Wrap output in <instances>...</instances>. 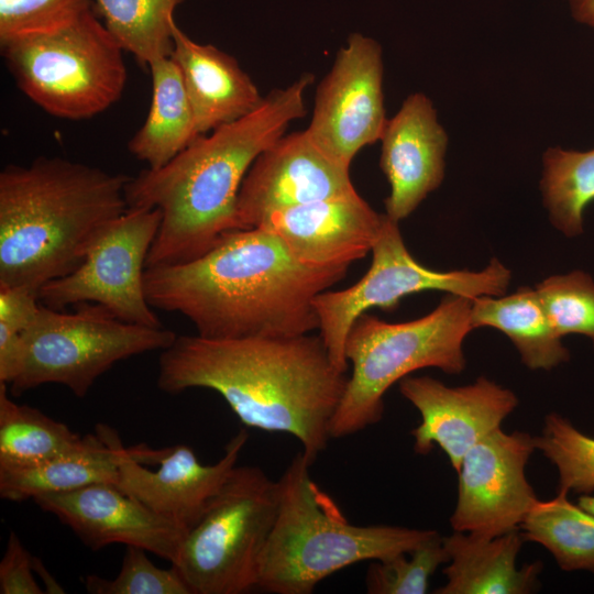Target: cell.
Returning a JSON list of instances; mask_svg holds the SVG:
<instances>
[{
  "instance_id": "obj_21",
  "label": "cell",
  "mask_w": 594,
  "mask_h": 594,
  "mask_svg": "<svg viewBox=\"0 0 594 594\" xmlns=\"http://www.w3.org/2000/svg\"><path fill=\"white\" fill-rule=\"evenodd\" d=\"M525 538L513 530L496 537L453 531L443 537L449 556L447 583L437 594H527L536 590L541 562L517 568Z\"/></svg>"
},
{
  "instance_id": "obj_28",
  "label": "cell",
  "mask_w": 594,
  "mask_h": 594,
  "mask_svg": "<svg viewBox=\"0 0 594 594\" xmlns=\"http://www.w3.org/2000/svg\"><path fill=\"white\" fill-rule=\"evenodd\" d=\"M540 187L552 224L565 237L580 235L584 210L594 201V148H548Z\"/></svg>"
},
{
  "instance_id": "obj_1",
  "label": "cell",
  "mask_w": 594,
  "mask_h": 594,
  "mask_svg": "<svg viewBox=\"0 0 594 594\" xmlns=\"http://www.w3.org/2000/svg\"><path fill=\"white\" fill-rule=\"evenodd\" d=\"M348 270L307 266L273 232L239 229L190 262L146 268L144 290L202 338L293 337L318 329L312 301Z\"/></svg>"
},
{
  "instance_id": "obj_2",
  "label": "cell",
  "mask_w": 594,
  "mask_h": 594,
  "mask_svg": "<svg viewBox=\"0 0 594 594\" xmlns=\"http://www.w3.org/2000/svg\"><path fill=\"white\" fill-rule=\"evenodd\" d=\"M345 373L334 366L319 334L177 336L160 355L157 386L169 394L211 389L244 426L292 435L315 462L330 439Z\"/></svg>"
},
{
  "instance_id": "obj_37",
  "label": "cell",
  "mask_w": 594,
  "mask_h": 594,
  "mask_svg": "<svg viewBox=\"0 0 594 594\" xmlns=\"http://www.w3.org/2000/svg\"><path fill=\"white\" fill-rule=\"evenodd\" d=\"M578 505L594 515V496L591 494L580 495Z\"/></svg>"
},
{
  "instance_id": "obj_35",
  "label": "cell",
  "mask_w": 594,
  "mask_h": 594,
  "mask_svg": "<svg viewBox=\"0 0 594 594\" xmlns=\"http://www.w3.org/2000/svg\"><path fill=\"white\" fill-rule=\"evenodd\" d=\"M34 557L25 549L14 531L10 532L0 561L1 594H42L34 575Z\"/></svg>"
},
{
  "instance_id": "obj_6",
  "label": "cell",
  "mask_w": 594,
  "mask_h": 594,
  "mask_svg": "<svg viewBox=\"0 0 594 594\" xmlns=\"http://www.w3.org/2000/svg\"><path fill=\"white\" fill-rule=\"evenodd\" d=\"M472 299L448 294L428 315L391 323L362 314L353 323L344 353L352 373L330 422V438H342L377 424L388 388L410 373L437 367L450 374L465 369L463 341L473 329Z\"/></svg>"
},
{
  "instance_id": "obj_19",
  "label": "cell",
  "mask_w": 594,
  "mask_h": 594,
  "mask_svg": "<svg viewBox=\"0 0 594 594\" xmlns=\"http://www.w3.org/2000/svg\"><path fill=\"white\" fill-rule=\"evenodd\" d=\"M380 141V164L391 186L386 215L399 222L442 183L448 135L431 100L416 92L387 119Z\"/></svg>"
},
{
  "instance_id": "obj_33",
  "label": "cell",
  "mask_w": 594,
  "mask_h": 594,
  "mask_svg": "<svg viewBox=\"0 0 594 594\" xmlns=\"http://www.w3.org/2000/svg\"><path fill=\"white\" fill-rule=\"evenodd\" d=\"M92 4L94 0H0V45L62 29Z\"/></svg>"
},
{
  "instance_id": "obj_8",
  "label": "cell",
  "mask_w": 594,
  "mask_h": 594,
  "mask_svg": "<svg viewBox=\"0 0 594 594\" xmlns=\"http://www.w3.org/2000/svg\"><path fill=\"white\" fill-rule=\"evenodd\" d=\"M78 306L74 312H63L41 302L35 320L22 336L18 371L10 383L13 394L55 383L85 397L116 363L163 351L177 338L164 327L124 322L98 304Z\"/></svg>"
},
{
  "instance_id": "obj_36",
  "label": "cell",
  "mask_w": 594,
  "mask_h": 594,
  "mask_svg": "<svg viewBox=\"0 0 594 594\" xmlns=\"http://www.w3.org/2000/svg\"><path fill=\"white\" fill-rule=\"evenodd\" d=\"M573 16L581 23L594 28V0H569Z\"/></svg>"
},
{
  "instance_id": "obj_11",
  "label": "cell",
  "mask_w": 594,
  "mask_h": 594,
  "mask_svg": "<svg viewBox=\"0 0 594 594\" xmlns=\"http://www.w3.org/2000/svg\"><path fill=\"white\" fill-rule=\"evenodd\" d=\"M161 219L157 208H128L75 271L41 287L40 301L57 310L98 304L124 322L162 328L144 290L146 260Z\"/></svg>"
},
{
  "instance_id": "obj_31",
  "label": "cell",
  "mask_w": 594,
  "mask_h": 594,
  "mask_svg": "<svg viewBox=\"0 0 594 594\" xmlns=\"http://www.w3.org/2000/svg\"><path fill=\"white\" fill-rule=\"evenodd\" d=\"M536 290L561 338L583 334L594 345V280L588 274L574 271L553 275L540 282Z\"/></svg>"
},
{
  "instance_id": "obj_16",
  "label": "cell",
  "mask_w": 594,
  "mask_h": 594,
  "mask_svg": "<svg viewBox=\"0 0 594 594\" xmlns=\"http://www.w3.org/2000/svg\"><path fill=\"white\" fill-rule=\"evenodd\" d=\"M399 392L421 417L411 430L414 450L428 454L435 444L439 446L457 472L466 452L499 429L518 405L510 389L484 376L459 387L429 376H406L399 381Z\"/></svg>"
},
{
  "instance_id": "obj_15",
  "label": "cell",
  "mask_w": 594,
  "mask_h": 594,
  "mask_svg": "<svg viewBox=\"0 0 594 594\" xmlns=\"http://www.w3.org/2000/svg\"><path fill=\"white\" fill-rule=\"evenodd\" d=\"M248 438V432L241 429L228 442L223 455L207 465L199 462L188 446L165 448L154 471L147 465L154 464L157 450L124 448L116 484L188 532L237 466Z\"/></svg>"
},
{
  "instance_id": "obj_18",
  "label": "cell",
  "mask_w": 594,
  "mask_h": 594,
  "mask_svg": "<svg viewBox=\"0 0 594 594\" xmlns=\"http://www.w3.org/2000/svg\"><path fill=\"white\" fill-rule=\"evenodd\" d=\"M384 220L358 193L275 211L257 228L276 234L307 266L349 267L372 251Z\"/></svg>"
},
{
  "instance_id": "obj_9",
  "label": "cell",
  "mask_w": 594,
  "mask_h": 594,
  "mask_svg": "<svg viewBox=\"0 0 594 594\" xmlns=\"http://www.w3.org/2000/svg\"><path fill=\"white\" fill-rule=\"evenodd\" d=\"M277 512V481L258 466L237 465L173 565L193 594H242L256 587L258 560Z\"/></svg>"
},
{
  "instance_id": "obj_4",
  "label": "cell",
  "mask_w": 594,
  "mask_h": 594,
  "mask_svg": "<svg viewBox=\"0 0 594 594\" xmlns=\"http://www.w3.org/2000/svg\"><path fill=\"white\" fill-rule=\"evenodd\" d=\"M130 177L62 157L0 173V286H42L75 271L128 209Z\"/></svg>"
},
{
  "instance_id": "obj_14",
  "label": "cell",
  "mask_w": 594,
  "mask_h": 594,
  "mask_svg": "<svg viewBox=\"0 0 594 594\" xmlns=\"http://www.w3.org/2000/svg\"><path fill=\"white\" fill-rule=\"evenodd\" d=\"M358 194L350 167L329 156L307 130L284 134L248 170L237 200L241 229L257 228L271 213Z\"/></svg>"
},
{
  "instance_id": "obj_3",
  "label": "cell",
  "mask_w": 594,
  "mask_h": 594,
  "mask_svg": "<svg viewBox=\"0 0 594 594\" xmlns=\"http://www.w3.org/2000/svg\"><path fill=\"white\" fill-rule=\"evenodd\" d=\"M314 79L304 74L272 90L253 112L197 135L163 167L130 177L128 208H157L162 216L146 268L190 262L241 229V184L256 157L307 113L305 92Z\"/></svg>"
},
{
  "instance_id": "obj_17",
  "label": "cell",
  "mask_w": 594,
  "mask_h": 594,
  "mask_svg": "<svg viewBox=\"0 0 594 594\" xmlns=\"http://www.w3.org/2000/svg\"><path fill=\"white\" fill-rule=\"evenodd\" d=\"M33 502L55 515L92 550L122 543L174 563L187 534L184 527L153 512L116 483L42 494Z\"/></svg>"
},
{
  "instance_id": "obj_30",
  "label": "cell",
  "mask_w": 594,
  "mask_h": 594,
  "mask_svg": "<svg viewBox=\"0 0 594 594\" xmlns=\"http://www.w3.org/2000/svg\"><path fill=\"white\" fill-rule=\"evenodd\" d=\"M449 556L438 532L416 549L384 560H374L366 573L370 594H424L429 580Z\"/></svg>"
},
{
  "instance_id": "obj_34",
  "label": "cell",
  "mask_w": 594,
  "mask_h": 594,
  "mask_svg": "<svg viewBox=\"0 0 594 594\" xmlns=\"http://www.w3.org/2000/svg\"><path fill=\"white\" fill-rule=\"evenodd\" d=\"M41 307L38 293L24 286H0V382L10 384L15 376L22 349V336L33 323Z\"/></svg>"
},
{
  "instance_id": "obj_22",
  "label": "cell",
  "mask_w": 594,
  "mask_h": 594,
  "mask_svg": "<svg viewBox=\"0 0 594 594\" xmlns=\"http://www.w3.org/2000/svg\"><path fill=\"white\" fill-rule=\"evenodd\" d=\"M124 449L116 430L98 425L73 450L43 463L0 469V496L22 502L50 493L78 490L96 483H117Z\"/></svg>"
},
{
  "instance_id": "obj_5",
  "label": "cell",
  "mask_w": 594,
  "mask_h": 594,
  "mask_svg": "<svg viewBox=\"0 0 594 594\" xmlns=\"http://www.w3.org/2000/svg\"><path fill=\"white\" fill-rule=\"evenodd\" d=\"M312 463L300 451L277 481V512L258 560L257 588L309 594L345 566L409 552L437 534L431 529L352 525L311 480Z\"/></svg>"
},
{
  "instance_id": "obj_29",
  "label": "cell",
  "mask_w": 594,
  "mask_h": 594,
  "mask_svg": "<svg viewBox=\"0 0 594 594\" xmlns=\"http://www.w3.org/2000/svg\"><path fill=\"white\" fill-rule=\"evenodd\" d=\"M536 447L556 465L559 490L580 495L594 492V438L557 413L546 416Z\"/></svg>"
},
{
  "instance_id": "obj_13",
  "label": "cell",
  "mask_w": 594,
  "mask_h": 594,
  "mask_svg": "<svg viewBox=\"0 0 594 594\" xmlns=\"http://www.w3.org/2000/svg\"><path fill=\"white\" fill-rule=\"evenodd\" d=\"M536 449L535 437L502 428L474 444L458 471L453 530L496 537L520 528L539 501L525 473Z\"/></svg>"
},
{
  "instance_id": "obj_23",
  "label": "cell",
  "mask_w": 594,
  "mask_h": 594,
  "mask_svg": "<svg viewBox=\"0 0 594 594\" xmlns=\"http://www.w3.org/2000/svg\"><path fill=\"white\" fill-rule=\"evenodd\" d=\"M473 329L492 327L505 333L530 370H551L570 359L536 289L520 287L508 296L472 299Z\"/></svg>"
},
{
  "instance_id": "obj_24",
  "label": "cell",
  "mask_w": 594,
  "mask_h": 594,
  "mask_svg": "<svg viewBox=\"0 0 594 594\" xmlns=\"http://www.w3.org/2000/svg\"><path fill=\"white\" fill-rule=\"evenodd\" d=\"M152 99L143 125L128 143L129 152L147 168L157 169L196 136L195 118L180 72L169 57L148 65Z\"/></svg>"
},
{
  "instance_id": "obj_25",
  "label": "cell",
  "mask_w": 594,
  "mask_h": 594,
  "mask_svg": "<svg viewBox=\"0 0 594 594\" xmlns=\"http://www.w3.org/2000/svg\"><path fill=\"white\" fill-rule=\"evenodd\" d=\"M520 528L525 540L542 544L562 570L594 573V515L571 503L568 492L539 499Z\"/></svg>"
},
{
  "instance_id": "obj_10",
  "label": "cell",
  "mask_w": 594,
  "mask_h": 594,
  "mask_svg": "<svg viewBox=\"0 0 594 594\" xmlns=\"http://www.w3.org/2000/svg\"><path fill=\"white\" fill-rule=\"evenodd\" d=\"M372 263L354 285L341 290L318 294L314 308L321 337L334 366L346 372L344 348L354 321L371 308L393 310L411 294L440 290L474 299L503 296L510 282V271L497 258L479 272H440L414 258L403 240L398 222L385 213L380 235L372 248Z\"/></svg>"
},
{
  "instance_id": "obj_32",
  "label": "cell",
  "mask_w": 594,
  "mask_h": 594,
  "mask_svg": "<svg viewBox=\"0 0 594 594\" xmlns=\"http://www.w3.org/2000/svg\"><path fill=\"white\" fill-rule=\"evenodd\" d=\"M125 553L118 575L108 580L95 574L84 579L90 594H193L189 586L173 565L161 569L150 560L146 550L125 546Z\"/></svg>"
},
{
  "instance_id": "obj_27",
  "label": "cell",
  "mask_w": 594,
  "mask_h": 594,
  "mask_svg": "<svg viewBox=\"0 0 594 594\" xmlns=\"http://www.w3.org/2000/svg\"><path fill=\"white\" fill-rule=\"evenodd\" d=\"M184 0H94L103 24L141 64L169 57L174 11Z\"/></svg>"
},
{
  "instance_id": "obj_12",
  "label": "cell",
  "mask_w": 594,
  "mask_h": 594,
  "mask_svg": "<svg viewBox=\"0 0 594 594\" xmlns=\"http://www.w3.org/2000/svg\"><path fill=\"white\" fill-rule=\"evenodd\" d=\"M383 74L381 45L355 32L317 88L306 130L320 148L348 167L364 146L381 140L387 122Z\"/></svg>"
},
{
  "instance_id": "obj_20",
  "label": "cell",
  "mask_w": 594,
  "mask_h": 594,
  "mask_svg": "<svg viewBox=\"0 0 594 594\" xmlns=\"http://www.w3.org/2000/svg\"><path fill=\"white\" fill-rule=\"evenodd\" d=\"M170 57L180 72L197 135L248 116L264 99L233 56L195 42L175 21Z\"/></svg>"
},
{
  "instance_id": "obj_26",
  "label": "cell",
  "mask_w": 594,
  "mask_h": 594,
  "mask_svg": "<svg viewBox=\"0 0 594 594\" xmlns=\"http://www.w3.org/2000/svg\"><path fill=\"white\" fill-rule=\"evenodd\" d=\"M81 439L41 410L14 403L0 383V469L43 463L75 449Z\"/></svg>"
},
{
  "instance_id": "obj_7",
  "label": "cell",
  "mask_w": 594,
  "mask_h": 594,
  "mask_svg": "<svg viewBox=\"0 0 594 594\" xmlns=\"http://www.w3.org/2000/svg\"><path fill=\"white\" fill-rule=\"evenodd\" d=\"M0 46L20 90L56 118L90 119L123 94L124 51L92 9L62 29Z\"/></svg>"
}]
</instances>
